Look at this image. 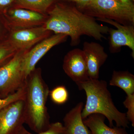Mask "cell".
Segmentation results:
<instances>
[{"label": "cell", "mask_w": 134, "mask_h": 134, "mask_svg": "<svg viewBox=\"0 0 134 134\" xmlns=\"http://www.w3.org/2000/svg\"><path fill=\"white\" fill-rule=\"evenodd\" d=\"M124 1H131L132 2H134V0H124Z\"/></svg>", "instance_id": "484cf974"}, {"label": "cell", "mask_w": 134, "mask_h": 134, "mask_svg": "<svg viewBox=\"0 0 134 134\" xmlns=\"http://www.w3.org/2000/svg\"><path fill=\"white\" fill-rule=\"evenodd\" d=\"M105 119L101 114H93L89 115L83 121L91 134H128L125 128L108 126L105 123Z\"/></svg>", "instance_id": "5bb4252c"}, {"label": "cell", "mask_w": 134, "mask_h": 134, "mask_svg": "<svg viewBox=\"0 0 134 134\" xmlns=\"http://www.w3.org/2000/svg\"><path fill=\"white\" fill-rule=\"evenodd\" d=\"M47 14L48 18L44 25L46 29L69 37L73 46L79 44L83 36L102 41L110 29L99 24L96 18L84 14L72 3L56 1Z\"/></svg>", "instance_id": "6da1fadb"}, {"label": "cell", "mask_w": 134, "mask_h": 134, "mask_svg": "<svg viewBox=\"0 0 134 134\" xmlns=\"http://www.w3.org/2000/svg\"><path fill=\"white\" fill-rule=\"evenodd\" d=\"M83 105V103L80 102L65 115L63 120L64 134H91L82 119Z\"/></svg>", "instance_id": "4fadbf2b"}, {"label": "cell", "mask_w": 134, "mask_h": 134, "mask_svg": "<svg viewBox=\"0 0 134 134\" xmlns=\"http://www.w3.org/2000/svg\"><path fill=\"white\" fill-rule=\"evenodd\" d=\"M79 90H83L86 96V104L82 110L83 120L93 114L104 115L108 120L109 126L129 127V122L126 113L120 112L113 102L107 82L104 80L89 79L76 84Z\"/></svg>", "instance_id": "3957f363"}, {"label": "cell", "mask_w": 134, "mask_h": 134, "mask_svg": "<svg viewBox=\"0 0 134 134\" xmlns=\"http://www.w3.org/2000/svg\"><path fill=\"white\" fill-rule=\"evenodd\" d=\"M78 9L96 19H109L123 25H134V3L131 1L90 0Z\"/></svg>", "instance_id": "277c9868"}, {"label": "cell", "mask_w": 134, "mask_h": 134, "mask_svg": "<svg viewBox=\"0 0 134 134\" xmlns=\"http://www.w3.org/2000/svg\"><path fill=\"white\" fill-rule=\"evenodd\" d=\"M49 94L52 101L57 104H63L68 99V92L65 86H56L50 91Z\"/></svg>", "instance_id": "ac0fdd59"}, {"label": "cell", "mask_w": 134, "mask_h": 134, "mask_svg": "<svg viewBox=\"0 0 134 134\" xmlns=\"http://www.w3.org/2000/svg\"><path fill=\"white\" fill-rule=\"evenodd\" d=\"M25 94V87L24 85L14 93L5 98H2L0 97V110L17 100L24 99Z\"/></svg>", "instance_id": "d6986e66"}, {"label": "cell", "mask_w": 134, "mask_h": 134, "mask_svg": "<svg viewBox=\"0 0 134 134\" xmlns=\"http://www.w3.org/2000/svg\"><path fill=\"white\" fill-rule=\"evenodd\" d=\"M123 104L127 109L126 113L127 119L129 122L134 127V94L127 96L126 99L123 102Z\"/></svg>", "instance_id": "ffe728a7"}, {"label": "cell", "mask_w": 134, "mask_h": 134, "mask_svg": "<svg viewBox=\"0 0 134 134\" xmlns=\"http://www.w3.org/2000/svg\"><path fill=\"white\" fill-rule=\"evenodd\" d=\"M82 50L86 58L89 78L98 79L100 67L108 57L104 47L96 42L85 41L83 43Z\"/></svg>", "instance_id": "7c38bea8"}, {"label": "cell", "mask_w": 134, "mask_h": 134, "mask_svg": "<svg viewBox=\"0 0 134 134\" xmlns=\"http://www.w3.org/2000/svg\"><path fill=\"white\" fill-rule=\"evenodd\" d=\"M17 134H32L30 133L28 130L25 128L24 127L22 128V129L20 130V132Z\"/></svg>", "instance_id": "d4e9b609"}, {"label": "cell", "mask_w": 134, "mask_h": 134, "mask_svg": "<svg viewBox=\"0 0 134 134\" xmlns=\"http://www.w3.org/2000/svg\"><path fill=\"white\" fill-rule=\"evenodd\" d=\"M24 99L25 124L36 133L50 127L46 103L50 91L44 81L40 68H35L26 77Z\"/></svg>", "instance_id": "7a4b0ae2"}, {"label": "cell", "mask_w": 134, "mask_h": 134, "mask_svg": "<svg viewBox=\"0 0 134 134\" xmlns=\"http://www.w3.org/2000/svg\"><path fill=\"white\" fill-rule=\"evenodd\" d=\"M44 26L11 29L7 40L17 50L30 49L53 34Z\"/></svg>", "instance_id": "8992f818"}, {"label": "cell", "mask_w": 134, "mask_h": 134, "mask_svg": "<svg viewBox=\"0 0 134 134\" xmlns=\"http://www.w3.org/2000/svg\"><path fill=\"white\" fill-rule=\"evenodd\" d=\"M90 0H56L59 2L72 3L75 5L78 9L86 5Z\"/></svg>", "instance_id": "cb8c5ba5"}, {"label": "cell", "mask_w": 134, "mask_h": 134, "mask_svg": "<svg viewBox=\"0 0 134 134\" xmlns=\"http://www.w3.org/2000/svg\"><path fill=\"white\" fill-rule=\"evenodd\" d=\"M68 36L62 34H54L37 43L29 49L24 55V68L26 77L35 69L36 65L42 57L55 46L63 43Z\"/></svg>", "instance_id": "ba28073f"}, {"label": "cell", "mask_w": 134, "mask_h": 134, "mask_svg": "<svg viewBox=\"0 0 134 134\" xmlns=\"http://www.w3.org/2000/svg\"><path fill=\"white\" fill-rule=\"evenodd\" d=\"M56 0H15L14 7L30 10L47 14Z\"/></svg>", "instance_id": "2e32d148"}, {"label": "cell", "mask_w": 134, "mask_h": 134, "mask_svg": "<svg viewBox=\"0 0 134 134\" xmlns=\"http://www.w3.org/2000/svg\"><path fill=\"white\" fill-rule=\"evenodd\" d=\"M10 30L7 19L3 14L0 12V42L7 39Z\"/></svg>", "instance_id": "44dd1931"}, {"label": "cell", "mask_w": 134, "mask_h": 134, "mask_svg": "<svg viewBox=\"0 0 134 134\" xmlns=\"http://www.w3.org/2000/svg\"><path fill=\"white\" fill-rule=\"evenodd\" d=\"M110 85L120 88L127 96L134 94V76L128 71L114 70Z\"/></svg>", "instance_id": "9a60e30c"}, {"label": "cell", "mask_w": 134, "mask_h": 134, "mask_svg": "<svg viewBox=\"0 0 134 134\" xmlns=\"http://www.w3.org/2000/svg\"><path fill=\"white\" fill-rule=\"evenodd\" d=\"M65 128L62 123L59 122L51 123L48 129L37 134H64Z\"/></svg>", "instance_id": "7402d4cb"}, {"label": "cell", "mask_w": 134, "mask_h": 134, "mask_svg": "<svg viewBox=\"0 0 134 134\" xmlns=\"http://www.w3.org/2000/svg\"><path fill=\"white\" fill-rule=\"evenodd\" d=\"M25 124L24 99L0 110V134H17Z\"/></svg>", "instance_id": "52a82bcc"}, {"label": "cell", "mask_w": 134, "mask_h": 134, "mask_svg": "<svg viewBox=\"0 0 134 134\" xmlns=\"http://www.w3.org/2000/svg\"><path fill=\"white\" fill-rule=\"evenodd\" d=\"M30 49L18 50L10 59L0 66V97L2 98L7 97L24 86L26 76L24 59Z\"/></svg>", "instance_id": "5b68a950"}, {"label": "cell", "mask_w": 134, "mask_h": 134, "mask_svg": "<svg viewBox=\"0 0 134 134\" xmlns=\"http://www.w3.org/2000/svg\"><path fill=\"white\" fill-rule=\"evenodd\" d=\"M100 21L111 25L116 29H109V50L111 53L119 52L122 46L128 47L132 51V56L134 57V25H125L120 24L113 20L97 18Z\"/></svg>", "instance_id": "30bf717a"}, {"label": "cell", "mask_w": 134, "mask_h": 134, "mask_svg": "<svg viewBox=\"0 0 134 134\" xmlns=\"http://www.w3.org/2000/svg\"><path fill=\"white\" fill-rule=\"evenodd\" d=\"M63 68L76 84L90 79L85 55L81 49L75 48L67 53L63 59Z\"/></svg>", "instance_id": "8fae6325"}, {"label": "cell", "mask_w": 134, "mask_h": 134, "mask_svg": "<svg viewBox=\"0 0 134 134\" xmlns=\"http://www.w3.org/2000/svg\"><path fill=\"white\" fill-rule=\"evenodd\" d=\"M15 0H0V12H4L10 8L15 6Z\"/></svg>", "instance_id": "603a6c76"}, {"label": "cell", "mask_w": 134, "mask_h": 134, "mask_svg": "<svg viewBox=\"0 0 134 134\" xmlns=\"http://www.w3.org/2000/svg\"><path fill=\"white\" fill-rule=\"evenodd\" d=\"M3 15L10 29L43 26L48 18L47 14L15 7L9 9Z\"/></svg>", "instance_id": "9c48e42d"}, {"label": "cell", "mask_w": 134, "mask_h": 134, "mask_svg": "<svg viewBox=\"0 0 134 134\" xmlns=\"http://www.w3.org/2000/svg\"><path fill=\"white\" fill-rule=\"evenodd\" d=\"M18 51L7 40L0 42V66L10 59Z\"/></svg>", "instance_id": "e0dca14e"}]
</instances>
